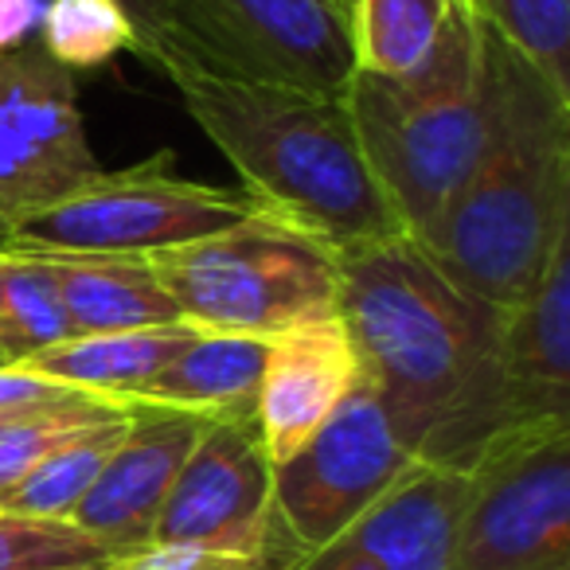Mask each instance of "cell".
Masks as SVG:
<instances>
[{"label": "cell", "mask_w": 570, "mask_h": 570, "mask_svg": "<svg viewBox=\"0 0 570 570\" xmlns=\"http://www.w3.org/2000/svg\"><path fill=\"white\" fill-rule=\"evenodd\" d=\"M341 313L360 383L414 461L469 473L515 426L504 387V309L453 282L414 238L341 258Z\"/></svg>", "instance_id": "1"}, {"label": "cell", "mask_w": 570, "mask_h": 570, "mask_svg": "<svg viewBox=\"0 0 570 570\" xmlns=\"http://www.w3.org/2000/svg\"><path fill=\"white\" fill-rule=\"evenodd\" d=\"M489 129L473 173L414 243L497 309H512L570 235V90L484 20Z\"/></svg>", "instance_id": "2"}, {"label": "cell", "mask_w": 570, "mask_h": 570, "mask_svg": "<svg viewBox=\"0 0 570 570\" xmlns=\"http://www.w3.org/2000/svg\"><path fill=\"white\" fill-rule=\"evenodd\" d=\"M165 79L262 212L317 235L341 258L411 238L372 176L344 95L191 63L168 67Z\"/></svg>", "instance_id": "3"}, {"label": "cell", "mask_w": 570, "mask_h": 570, "mask_svg": "<svg viewBox=\"0 0 570 570\" xmlns=\"http://www.w3.org/2000/svg\"><path fill=\"white\" fill-rule=\"evenodd\" d=\"M372 176L422 238L481 157L489 129L484 20L461 0L434 56L411 75L356 71L344 90Z\"/></svg>", "instance_id": "4"}, {"label": "cell", "mask_w": 570, "mask_h": 570, "mask_svg": "<svg viewBox=\"0 0 570 570\" xmlns=\"http://www.w3.org/2000/svg\"><path fill=\"white\" fill-rule=\"evenodd\" d=\"M145 262L180 321L199 333L277 336L336 317L341 305V254L262 207L235 227Z\"/></svg>", "instance_id": "5"}, {"label": "cell", "mask_w": 570, "mask_h": 570, "mask_svg": "<svg viewBox=\"0 0 570 570\" xmlns=\"http://www.w3.org/2000/svg\"><path fill=\"white\" fill-rule=\"evenodd\" d=\"M258 212L246 191L188 180L173 153L95 173L67 196L12 219L9 250L40 258H149L227 230Z\"/></svg>", "instance_id": "6"}, {"label": "cell", "mask_w": 570, "mask_h": 570, "mask_svg": "<svg viewBox=\"0 0 570 570\" xmlns=\"http://www.w3.org/2000/svg\"><path fill=\"white\" fill-rule=\"evenodd\" d=\"M450 570H570V422H520L484 445Z\"/></svg>", "instance_id": "7"}, {"label": "cell", "mask_w": 570, "mask_h": 570, "mask_svg": "<svg viewBox=\"0 0 570 570\" xmlns=\"http://www.w3.org/2000/svg\"><path fill=\"white\" fill-rule=\"evenodd\" d=\"M168 17L176 40L168 67L191 63L321 95H344L356 75L348 9L336 0H168Z\"/></svg>", "instance_id": "8"}, {"label": "cell", "mask_w": 570, "mask_h": 570, "mask_svg": "<svg viewBox=\"0 0 570 570\" xmlns=\"http://www.w3.org/2000/svg\"><path fill=\"white\" fill-rule=\"evenodd\" d=\"M422 461L399 442L380 399L360 383L321 430L274 465V515L297 551H317L375 508Z\"/></svg>", "instance_id": "9"}, {"label": "cell", "mask_w": 570, "mask_h": 570, "mask_svg": "<svg viewBox=\"0 0 570 570\" xmlns=\"http://www.w3.org/2000/svg\"><path fill=\"white\" fill-rule=\"evenodd\" d=\"M95 173L102 165L90 149L75 71L40 40L0 56V212L17 219Z\"/></svg>", "instance_id": "10"}, {"label": "cell", "mask_w": 570, "mask_h": 570, "mask_svg": "<svg viewBox=\"0 0 570 570\" xmlns=\"http://www.w3.org/2000/svg\"><path fill=\"white\" fill-rule=\"evenodd\" d=\"M274 539V461L258 422L254 414L212 419L160 508L153 543L262 554Z\"/></svg>", "instance_id": "11"}, {"label": "cell", "mask_w": 570, "mask_h": 570, "mask_svg": "<svg viewBox=\"0 0 570 570\" xmlns=\"http://www.w3.org/2000/svg\"><path fill=\"white\" fill-rule=\"evenodd\" d=\"M212 419L173 406L134 403V422L118 450L106 458L98 481L71 512V523L106 547L114 559H126L153 543L168 492Z\"/></svg>", "instance_id": "12"}, {"label": "cell", "mask_w": 570, "mask_h": 570, "mask_svg": "<svg viewBox=\"0 0 570 570\" xmlns=\"http://www.w3.org/2000/svg\"><path fill=\"white\" fill-rule=\"evenodd\" d=\"M465 473L414 465L375 508L317 551H294L282 570H450Z\"/></svg>", "instance_id": "13"}, {"label": "cell", "mask_w": 570, "mask_h": 570, "mask_svg": "<svg viewBox=\"0 0 570 570\" xmlns=\"http://www.w3.org/2000/svg\"><path fill=\"white\" fill-rule=\"evenodd\" d=\"M356 387L360 360L341 313L269 336L254 403V422L269 461L277 465L289 458Z\"/></svg>", "instance_id": "14"}, {"label": "cell", "mask_w": 570, "mask_h": 570, "mask_svg": "<svg viewBox=\"0 0 570 570\" xmlns=\"http://www.w3.org/2000/svg\"><path fill=\"white\" fill-rule=\"evenodd\" d=\"M504 387L520 422H570V235L547 258L539 282L504 309Z\"/></svg>", "instance_id": "15"}, {"label": "cell", "mask_w": 570, "mask_h": 570, "mask_svg": "<svg viewBox=\"0 0 570 570\" xmlns=\"http://www.w3.org/2000/svg\"><path fill=\"white\" fill-rule=\"evenodd\" d=\"M188 321L176 325H153V328H121V333H90V336H67L51 348L28 356L24 372H36L43 380H56L63 387H75L82 395L118 399L134 403L149 380L196 336Z\"/></svg>", "instance_id": "16"}, {"label": "cell", "mask_w": 570, "mask_h": 570, "mask_svg": "<svg viewBox=\"0 0 570 570\" xmlns=\"http://www.w3.org/2000/svg\"><path fill=\"white\" fill-rule=\"evenodd\" d=\"M269 336L196 333L134 403L173 406L204 419L254 414Z\"/></svg>", "instance_id": "17"}, {"label": "cell", "mask_w": 570, "mask_h": 570, "mask_svg": "<svg viewBox=\"0 0 570 570\" xmlns=\"http://www.w3.org/2000/svg\"><path fill=\"white\" fill-rule=\"evenodd\" d=\"M71 336L176 325L180 309L145 258H51Z\"/></svg>", "instance_id": "18"}, {"label": "cell", "mask_w": 570, "mask_h": 570, "mask_svg": "<svg viewBox=\"0 0 570 570\" xmlns=\"http://www.w3.org/2000/svg\"><path fill=\"white\" fill-rule=\"evenodd\" d=\"M461 0H352V56L356 71L411 75L434 56Z\"/></svg>", "instance_id": "19"}, {"label": "cell", "mask_w": 570, "mask_h": 570, "mask_svg": "<svg viewBox=\"0 0 570 570\" xmlns=\"http://www.w3.org/2000/svg\"><path fill=\"white\" fill-rule=\"evenodd\" d=\"M129 422H134V403H129L126 414H114L82 438L59 445L56 453H48L40 465L28 469L20 481H12L0 492V512L36 515V520H71L79 500L87 497L90 484L102 473L106 458L126 438Z\"/></svg>", "instance_id": "20"}, {"label": "cell", "mask_w": 570, "mask_h": 570, "mask_svg": "<svg viewBox=\"0 0 570 570\" xmlns=\"http://www.w3.org/2000/svg\"><path fill=\"white\" fill-rule=\"evenodd\" d=\"M71 336V321L59 297L56 262L24 250H0V367Z\"/></svg>", "instance_id": "21"}, {"label": "cell", "mask_w": 570, "mask_h": 570, "mask_svg": "<svg viewBox=\"0 0 570 570\" xmlns=\"http://www.w3.org/2000/svg\"><path fill=\"white\" fill-rule=\"evenodd\" d=\"M40 43L67 71H95L118 51H134V20L118 0H48Z\"/></svg>", "instance_id": "22"}, {"label": "cell", "mask_w": 570, "mask_h": 570, "mask_svg": "<svg viewBox=\"0 0 570 570\" xmlns=\"http://www.w3.org/2000/svg\"><path fill=\"white\" fill-rule=\"evenodd\" d=\"M129 403L118 399H79V403L51 406L40 414H24V419H9L0 426V492L9 489L12 481L28 473V469L40 465L48 453H56L59 445L75 442L87 430H95L98 422L114 419V414H126Z\"/></svg>", "instance_id": "23"}, {"label": "cell", "mask_w": 570, "mask_h": 570, "mask_svg": "<svg viewBox=\"0 0 570 570\" xmlns=\"http://www.w3.org/2000/svg\"><path fill=\"white\" fill-rule=\"evenodd\" d=\"M554 87L570 90V0H469Z\"/></svg>", "instance_id": "24"}, {"label": "cell", "mask_w": 570, "mask_h": 570, "mask_svg": "<svg viewBox=\"0 0 570 570\" xmlns=\"http://www.w3.org/2000/svg\"><path fill=\"white\" fill-rule=\"evenodd\" d=\"M118 562L71 520L0 512V570H106Z\"/></svg>", "instance_id": "25"}, {"label": "cell", "mask_w": 570, "mask_h": 570, "mask_svg": "<svg viewBox=\"0 0 570 570\" xmlns=\"http://www.w3.org/2000/svg\"><path fill=\"white\" fill-rule=\"evenodd\" d=\"M297 547L277 523V539L262 554H223V551H199V547H165L153 543L145 551H134L126 559L110 562L106 570H282V562Z\"/></svg>", "instance_id": "26"}, {"label": "cell", "mask_w": 570, "mask_h": 570, "mask_svg": "<svg viewBox=\"0 0 570 570\" xmlns=\"http://www.w3.org/2000/svg\"><path fill=\"white\" fill-rule=\"evenodd\" d=\"M90 399L75 387H63L56 380H43L24 367H0V419H24V414H40L51 406H67Z\"/></svg>", "instance_id": "27"}, {"label": "cell", "mask_w": 570, "mask_h": 570, "mask_svg": "<svg viewBox=\"0 0 570 570\" xmlns=\"http://www.w3.org/2000/svg\"><path fill=\"white\" fill-rule=\"evenodd\" d=\"M121 9L134 20V51L149 67L165 71L176 59V40H173V17H168V0H118Z\"/></svg>", "instance_id": "28"}, {"label": "cell", "mask_w": 570, "mask_h": 570, "mask_svg": "<svg viewBox=\"0 0 570 570\" xmlns=\"http://www.w3.org/2000/svg\"><path fill=\"white\" fill-rule=\"evenodd\" d=\"M48 0H0V56L40 40Z\"/></svg>", "instance_id": "29"}, {"label": "cell", "mask_w": 570, "mask_h": 570, "mask_svg": "<svg viewBox=\"0 0 570 570\" xmlns=\"http://www.w3.org/2000/svg\"><path fill=\"white\" fill-rule=\"evenodd\" d=\"M9 238H12V219L0 212V250H9Z\"/></svg>", "instance_id": "30"}, {"label": "cell", "mask_w": 570, "mask_h": 570, "mask_svg": "<svg viewBox=\"0 0 570 570\" xmlns=\"http://www.w3.org/2000/svg\"><path fill=\"white\" fill-rule=\"evenodd\" d=\"M336 4H341V9H348V4H352V0H336Z\"/></svg>", "instance_id": "31"}, {"label": "cell", "mask_w": 570, "mask_h": 570, "mask_svg": "<svg viewBox=\"0 0 570 570\" xmlns=\"http://www.w3.org/2000/svg\"><path fill=\"white\" fill-rule=\"evenodd\" d=\"M4 422H9V419H0V426H4Z\"/></svg>", "instance_id": "32"}]
</instances>
